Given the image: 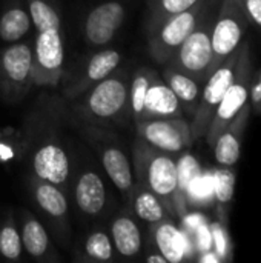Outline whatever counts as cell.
<instances>
[{"label":"cell","instance_id":"6da1fadb","mask_svg":"<svg viewBox=\"0 0 261 263\" xmlns=\"http://www.w3.org/2000/svg\"><path fill=\"white\" fill-rule=\"evenodd\" d=\"M134 166L140 185L152 191L166 210L174 213L178 185L177 162L166 151L157 149L140 139L134 145Z\"/></svg>","mask_w":261,"mask_h":263},{"label":"cell","instance_id":"7a4b0ae2","mask_svg":"<svg viewBox=\"0 0 261 263\" xmlns=\"http://www.w3.org/2000/svg\"><path fill=\"white\" fill-rule=\"evenodd\" d=\"M222 0H209L203 11L197 26L178 46L171 60L165 65L174 68L198 83L205 85L208 79V69L212 60V28L217 17V5ZM220 6V5H218Z\"/></svg>","mask_w":261,"mask_h":263},{"label":"cell","instance_id":"3957f363","mask_svg":"<svg viewBox=\"0 0 261 263\" xmlns=\"http://www.w3.org/2000/svg\"><path fill=\"white\" fill-rule=\"evenodd\" d=\"M238 59L235 66L234 80L226 89L220 105L217 106L212 120L208 126V131L205 134L208 143L214 146L217 137L220 133L229 125V122L237 116V112L243 108V105L248 102L249 97V85L252 79V62L249 54V40H243L238 46Z\"/></svg>","mask_w":261,"mask_h":263},{"label":"cell","instance_id":"277c9868","mask_svg":"<svg viewBox=\"0 0 261 263\" xmlns=\"http://www.w3.org/2000/svg\"><path fill=\"white\" fill-rule=\"evenodd\" d=\"M249 25L251 20L238 0L220 2L212 28V60L208 69V77L238 48Z\"/></svg>","mask_w":261,"mask_h":263},{"label":"cell","instance_id":"5b68a950","mask_svg":"<svg viewBox=\"0 0 261 263\" xmlns=\"http://www.w3.org/2000/svg\"><path fill=\"white\" fill-rule=\"evenodd\" d=\"M209 0H200L194 6L166 18L152 34L148 35L149 55L158 63L166 65L178 46L197 26Z\"/></svg>","mask_w":261,"mask_h":263},{"label":"cell","instance_id":"8992f818","mask_svg":"<svg viewBox=\"0 0 261 263\" xmlns=\"http://www.w3.org/2000/svg\"><path fill=\"white\" fill-rule=\"evenodd\" d=\"M129 105V85L125 72H112L92 86L83 102L86 119L108 122L118 117Z\"/></svg>","mask_w":261,"mask_h":263},{"label":"cell","instance_id":"52a82bcc","mask_svg":"<svg viewBox=\"0 0 261 263\" xmlns=\"http://www.w3.org/2000/svg\"><path fill=\"white\" fill-rule=\"evenodd\" d=\"M238 52H240V49L237 48L231 55H228L225 59V62L205 82L202 96H200V102H198V106L194 112V119L191 123V133H192L194 140H197L206 134L208 126L212 120V116H214L217 106L220 105L226 89L232 83Z\"/></svg>","mask_w":261,"mask_h":263},{"label":"cell","instance_id":"ba28073f","mask_svg":"<svg viewBox=\"0 0 261 263\" xmlns=\"http://www.w3.org/2000/svg\"><path fill=\"white\" fill-rule=\"evenodd\" d=\"M32 46L12 43L0 51V92L11 102L20 100L32 85Z\"/></svg>","mask_w":261,"mask_h":263},{"label":"cell","instance_id":"9c48e42d","mask_svg":"<svg viewBox=\"0 0 261 263\" xmlns=\"http://www.w3.org/2000/svg\"><path fill=\"white\" fill-rule=\"evenodd\" d=\"M65 62V46L60 28L40 31L32 49V85L55 86L60 82Z\"/></svg>","mask_w":261,"mask_h":263},{"label":"cell","instance_id":"30bf717a","mask_svg":"<svg viewBox=\"0 0 261 263\" xmlns=\"http://www.w3.org/2000/svg\"><path fill=\"white\" fill-rule=\"evenodd\" d=\"M137 129L142 140L166 153H180L194 142L191 125L183 117L142 120Z\"/></svg>","mask_w":261,"mask_h":263},{"label":"cell","instance_id":"8fae6325","mask_svg":"<svg viewBox=\"0 0 261 263\" xmlns=\"http://www.w3.org/2000/svg\"><path fill=\"white\" fill-rule=\"evenodd\" d=\"M126 11L120 2H105L95 6L85 20V39L92 46H102L111 42L122 23Z\"/></svg>","mask_w":261,"mask_h":263},{"label":"cell","instance_id":"7c38bea8","mask_svg":"<svg viewBox=\"0 0 261 263\" xmlns=\"http://www.w3.org/2000/svg\"><path fill=\"white\" fill-rule=\"evenodd\" d=\"M182 116H183V108L177 96L168 86V83L158 74H155L146 91V97L143 102V109L138 122L151 120V119H175Z\"/></svg>","mask_w":261,"mask_h":263},{"label":"cell","instance_id":"4fadbf2b","mask_svg":"<svg viewBox=\"0 0 261 263\" xmlns=\"http://www.w3.org/2000/svg\"><path fill=\"white\" fill-rule=\"evenodd\" d=\"M251 112V103L246 102L237 116L229 122V125L220 133L214 143L215 160L223 166H232L238 162L242 153V140L248 125Z\"/></svg>","mask_w":261,"mask_h":263},{"label":"cell","instance_id":"5bb4252c","mask_svg":"<svg viewBox=\"0 0 261 263\" xmlns=\"http://www.w3.org/2000/svg\"><path fill=\"white\" fill-rule=\"evenodd\" d=\"M120 63V54L115 49H106L100 51L95 55H92L85 68V71L78 76L77 80H74L65 91L66 97L74 99L77 96H82L89 88H92L95 83L112 74Z\"/></svg>","mask_w":261,"mask_h":263},{"label":"cell","instance_id":"9a60e30c","mask_svg":"<svg viewBox=\"0 0 261 263\" xmlns=\"http://www.w3.org/2000/svg\"><path fill=\"white\" fill-rule=\"evenodd\" d=\"M32 168L38 179L54 185H63L69 177L68 154L55 143H46L35 151Z\"/></svg>","mask_w":261,"mask_h":263},{"label":"cell","instance_id":"2e32d148","mask_svg":"<svg viewBox=\"0 0 261 263\" xmlns=\"http://www.w3.org/2000/svg\"><path fill=\"white\" fill-rule=\"evenodd\" d=\"M75 202L86 216H98L106 205V188L94 171H85L75 186Z\"/></svg>","mask_w":261,"mask_h":263},{"label":"cell","instance_id":"e0dca14e","mask_svg":"<svg viewBox=\"0 0 261 263\" xmlns=\"http://www.w3.org/2000/svg\"><path fill=\"white\" fill-rule=\"evenodd\" d=\"M154 242L158 248V253L169 263H180L186 256L188 240L185 234L166 219L155 223Z\"/></svg>","mask_w":261,"mask_h":263},{"label":"cell","instance_id":"ac0fdd59","mask_svg":"<svg viewBox=\"0 0 261 263\" xmlns=\"http://www.w3.org/2000/svg\"><path fill=\"white\" fill-rule=\"evenodd\" d=\"M163 80L174 91L182 108H185V111L188 114L194 116V112L198 106V102H200L203 85L198 83L195 79L189 77L188 74H183L169 66H166L163 71Z\"/></svg>","mask_w":261,"mask_h":263},{"label":"cell","instance_id":"d6986e66","mask_svg":"<svg viewBox=\"0 0 261 263\" xmlns=\"http://www.w3.org/2000/svg\"><path fill=\"white\" fill-rule=\"evenodd\" d=\"M102 163L108 177L114 182V185L123 194L131 196L134 191V173L128 156L122 149L115 146H109L102 154Z\"/></svg>","mask_w":261,"mask_h":263},{"label":"cell","instance_id":"ffe728a7","mask_svg":"<svg viewBox=\"0 0 261 263\" xmlns=\"http://www.w3.org/2000/svg\"><path fill=\"white\" fill-rule=\"evenodd\" d=\"M115 250L125 257H134L142 251V234L129 216H120L111 227Z\"/></svg>","mask_w":261,"mask_h":263},{"label":"cell","instance_id":"44dd1931","mask_svg":"<svg viewBox=\"0 0 261 263\" xmlns=\"http://www.w3.org/2000/svg\"><path fill=\"white\" fill-rule=\"evenodd\" d=\"M32 193L37 205L51 217L63 219L68 213V202L57 185L42 180L35 176L32 182Z\"/></svg>","mask_w":261,"mask_h":263},{"label":"cell","instance_id":"7402d4cb","mask_svg":"<svg viewBox=\"0 0 261 263\" xmlns=\"http://www.w3.org/2000/svg\"><path fill=\"white\" fill-rule=\"evenodd\" d=\"M132 208L137 217L148 223H157L163 219H166V206L165 203L149 190L143 188L142 185L138 188H134L132 191Z\"/></svg>","mask_w":261,"mask_h":263},{"label":"cell","instance_id":"603a6c76","mask_svg":"<svg viewBox=\"0 0 261 263\" xmlns=\"http://www.w3.org/2000/svg\"><path fill=\"white\" fill-rule=\"evenodd\" d=\"M31 15L20 6H12L0 15V39L3 42H18L31 29Z\"/></svg>","mask_w":261,"mask_h":263},{"label":"cell","instance_id":"cb8c5ba5","mask_svg":"<svg viewBox=\"0 0 261 263\" xmlns=\"http://www.w3.org/2000/svg\"><path fill=\"white\" fill-rule=\"evenodd\" d=\"M20 237H22V243H23V247L29 256L38 259L48 253L49 237H48L43 225L35 217H32L29 213H26L23 217L22 236Z\"/></svg>","mask_w":261,"mask_h":263},{"label":"cell","instance_id":"d4e9b609","mask_svg":"<svg viewBox=\"0 0 261 263\" xmlns=\"http://www.w3.org/2000/svg\"><path fill=\"white\" fill-rule=\"evenodd\" d=\"M200 0H148V35L152 34L166 18L194 6Z\"/></svg>","mask_w":261,"mask_h":263},{"label":"cell","instance_id":"484cf974","mask_svg":"<svg viewBox=\"0 0 261 263\" xmlns=\"http://www.w3.org/2000/svg\"><path fill=\"white\" fill-rule=\"evenodd\" d=\"M202 174L200 163L197 159L191 154L182 156V159L177 162V176H178V185L175 193V208L182 213L185 206L186 191L191 185V182Z\"/></svg>","mask_w":261,"mask_h":263},{"label":"cell","instance_id":"4316f807","mask_svg":"<svg viewBox=\"0 0 261 263\" xmlns=\"http://www.w3.org/2000/svg\"><path fill=\"white\" fill-rule=\"evenodd\" d=\"M157 72L154 69L149 68H140L134 77H132V83L129 86V106L132 111V117L135 122L140 120L142 116V109H143V102L146 97V91L149 88V83L152 80V77Z\"/></svg>","mask_w":261,"mask_h":263},{"label":"cell","instance_id":"83f0119b","mask_svg":"<svg viewBox=\"0 0 261 263\" xmlns=\"http://www.w3.org/2000/svg\"><path fill=\"white\" fill-rule=\"evenodd\" d=\"M28 6L31 20L38 32L48 28H60V17L49 0H28Z\"/></svg>","mask_w":261,"mask_h":263},{"label":"cell","instance_id":"f1b7e54d","mask_svg":"<svg viewBox=\"0 0 261 263\" xmlns=\"http://www.w3.org/2000/svg\"><path fill=\"white\" fill-rule=\"evenodd\" d=\"M235 190V173L231 166H223L214 171L212 176V193L220 203H229L234 197Z\"/></svg>","mask_w":261,"mask_h":263},{"label":"cell","instance_id":"f546056e","mask_svg":"<svg viewBox=\"0 0 261 263\" xmlns=\"http://www.w3.org/2000/svg\"><path fill=\"white\" fill-rule=\"evenodd\" d=\"M22 237L12 222H8L0 230V254L8 260H17L22 254Z\"/></svg>","mask_w":261,"mask_h":263},{"label":"cell","instance_id":"4dcf8cb0","mask_svg":"<svg viewBox=\"0 0 261 263\" xmlns=\"http://www.w3.org/2000/svg\"><path fill=\"white\" fill-rule=\"evenodd\" d=\"M85 253L88 257L100 262L111 260L112 257V243L106 233L95 231L85 242Z\"/></svg>","mask_w":261,"mask_h":263},{"label":"cell","instance_id":"1f68e13d","mask_svg":"<svg viewBox=\"0 0 261 263\" xmlns=\"http://www.w3.org/2000/svg\"><path fill=\"white\" fill-rule=\"evenodd\" d=\"M211 191H212V186L209 183V179L203 177L200 174L198 177H195L191 182V185H189V188L186 191V197H189V199L195 200L197 203H200V202H205V199L209 197Z\"/></svg>","mask_w":261,"mask_h":263},{"label":"cell","instance_id":"d6a6232c","mask_svg":"<svg viewBox=\"0 0 261 263\" xmlns=\"http://www.w3.org/2000/svg\"><path fill=\"white\" fill-rule=\"evenodd\" d=\"M211 236H212V243L215 247V253L222 259H226L229 239H228V234H226L225 228L220 223H212L211 225Z\"/></svg>","mask_w":261,"mask_h":263},{"label":"cell","instance_id":"836d02e7","mask_svg":"<svg viewBox=\"0 0 261 263\" xmlns=\"http://www.w3.org/2000/svg\"><path fill=\"white\" fill-rule=\"evenodd\" d=\"M248 99L251 103V109H254L257 114L261 116V69L255 74V77L251 79Z\"/></svg>","mask_w":261,"mask_h":263},{"label":"cell","instance_id":"e575fe53","mask_svg":"<svg viewBox=\"0 0 261 263\" xmlns=\"http://www.w3.org/2000/svg\"><path fill=\"white\" fill-rule=\"evenodd\" d=\"M251 22L261 26V0H238Z\"/></svg>","mask_w":261,"mask_h":263},{"label":"cell","instance_id":"d590c367","mask_svg":"<svg viewBox=\"0 0 261 263\" xmlns=\"http://www.w3.org/2000/svg\"><path fill=\"white\" fill-rule=\"evenodd\" d=\"M197 247H198L202 251H205V253H208V251L211 250V247H212L211 230H208L206 225H203V223H200V225L197 227Z\"/></svg>","mask_w":261,"mask_h":263},{"label":"cell","instance_id":"8d00e7d4","mask_svg":"<svg viewBox=\"0 0 261 263\" xmlns=\"http://www.w3.org/2000/svg\"><path fill=\"white\" fill-rule=\"evenodd\" d=\"M146 260L149 263H154V262H157V263H168V260L162 256V254H158V256H148L146 257Z\"/></svg>","mask_w":261,"mask_h":263}]
</instances>
